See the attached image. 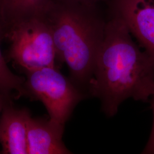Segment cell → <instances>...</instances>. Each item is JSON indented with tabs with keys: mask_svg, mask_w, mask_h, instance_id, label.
Listing matches in <instances>:
<instances>
[{
	"mask_svg": "<svg viewBox=\"0 0 154 154\" xmlns=\"http://www.w3.org/2000/svg\"><path fill=\"white\" fill-rule=\"evenodd\" d=\"M154 94V66L133 40L123 22L109 16L97 55L88 95L100 100L107 117L128 98L146 102Z\"/></svg>",
	"mask_w": 154,
	"mask_h": 154,
	"instance_id": "6da1fadb",
	"label": "cell"
},
{
	"mask_svg": "<svg viewBox=\"0 0 154 154\" xmlns=\"http://www.w3.org/2000/svg\"><path fill=\"white\" fill-rule=\"evenodd\" d=\"M43 16L51 29L56 60L66 63L69 79L88 96L107 21L97 5L63 0H51Z\"/></svg>",
	"mask_w": 154,
	"mask_h": 154,
	"instance_id": "7a4b0ae2",
	"label": "cell"
},
{
	"mask_svg": "<svg viewBox=\"0 0 154 154\" xmlns=\"http://www.w3.org/2000/svg\"><path fill=\"white\" fill-rule=\"evenodd\" d=\"M9 57L23 72L55 67V50L49 25L43 16L16 22L5 29Z\"/></svg>",
	"mask_w": 154,
	"mask_h": 154,
	"instance_id": "3957f363",
	"label": "cell"
},
{
	"mask_svg": "<svg viewBox=\"0 0 154 154\" xmlns=\"http://www.w3.org/2000/svg\"><path fill=\"white\" fill-rule=\"evenodd\" d=\"M25 74L27 97L42 102L50 119L61 124L65 125L76 106L88 97L55 67H45Z\"/></svg>",
	"mask_w": 154,
	"mask_h": 154,
	"instance_id": "277c9868",
	"label": "cell"
},
{
	"mask_svg": "<svg viewBox=\"0 0 154 154\" xmlns=\"http://www.w3.org/2000/svg\"><path fill=\"white\" fill-rule=\"evenodd\" d=\"M109 13L125 24L154 66V0H110Z\"/></svg>",
	"mask_w": 154,
	"mask_h": 154,
	"instance_id": "5b68a950",
	"label": "cell"
},
{
	"mask_svg": "<svg viewBox=\"0 0 154 154\" xmlns=\"http://www.w3.org/2000/svg\"><path fill=\"white\" fill-rule=\"evenodd\" d=\"M32 116L25 109H17L8 102L0 118L1 154H28V123Z\"/></svg>",
	"mask_w": 154,
	"mask_h": 154,
	"instance_id": "8992f818",
	"label": "cell"
},
{
	"mask_svg": "<svg viewBox=\"0 0 154 154\" xmlns=\"http://www.w3.org/2000/svg\"><path fill=\"white\" fill-rule=\"evenodd\" d=\"M65 125L45 118H29L28 154H72L62 141Z\"/></svg>",
	"mask_w": 154,
	"mask_h": 154,
	"instance_id": "52a82bcc",
	"label": "cell"
},
{
	"mask_svg": "<svg viewBox=\"0 0 154 154\" xmlns=\"http://www.w3.org/2000/svg\"><path fill=\"white\" fill-rule=\"evenodd\" d=\"M51 0H0V22L4 29L16 22L42 16Z\"/></svg>",
	"mask_w": 154,
	"mask_h": 154,
	"instance_id": "ba28073f",
	"label": "cell"
},
{
	"mask_svg": "<svg viewBox=\"0 0 154 154\" xmlns=\"http://www.w3.org/2000/svg\"><path fill=\"white\" fill-rule=\"evenodd\" d=\"M5 39V29L0 22V91L11 101L21 97H27L24 86L25 78L15 75L7 65L1 49V44Z\"/></svg>",
	"mask_w": 154,
	"mask_h": 154,
	"instance_id": "9c48e42d",
	"label": "cell"
},
{
	"mask_svg": "<svg viewBox=\"0 0 154 154\" xmlns=\"http://www.w3.org/2000/svg\"><path fill=\"white\" fill-rule=\"evenodd\" d=\"M151 108L153 112V123L149 140L142 154H154V94L151 96Z\"/></svg>",
	"mask_w": 154,
	"mask_h": 154,
	"instance_id": "30bf717a",
	"label": "cell"
},
{
	"mask_svg": "<svg viewBox=\"0 0 154 154\" xmlns=\"http://www.w3.org/2000/svg\"><path fill=\"white\" fill-rule=\"evenodd\" d=\"M63 1L79 2H82V3L90 4V5H98L100 2L105 0H63Z\"/></svg>",
	"mask_w": 154,
	"mask_h": 154,
	"instance_id": "8fae6325",
	"label": "cell"
},
{
	"mask_svg": "<svg viewBox=\"0 0 154 154\" xmlns=\"http://www.w3.org/2000/svg\"><path fill=\"white\" fill-rule=\"evenodd\" d=\"M8 102H11V101L7 99L5 96L0 91V112L2 111V109L4 107V106Z\"/></svg>",
	"mask_w": 154,
	"mask_h": 154,
	"instance_id": "7c38bea8",
	"label": "cell"
}]
</instances>
